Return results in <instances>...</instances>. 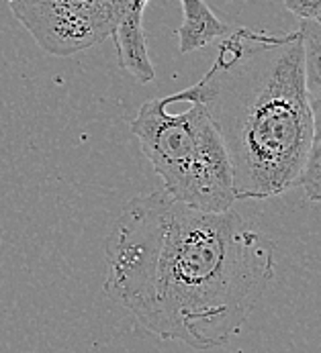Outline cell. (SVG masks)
Instances as JSON below:
<instances>
[{
	"mask_svg": "<svg viewBox=\"0 0 321 353\" xmlns=\"http://www.w3.org/2000/svg\"><path fill=\"white\" fill-rule=\"evenodd\" d=\"M105 292L164 341L229 343L266 294L276 243L233 208L211 212L164 190L125 204L105 241Z\"/></svg>",
	"mask_w": 321,
	"mask_h": 353,
	"instance_id": "6da1fadb",
	"label": "cell"
},
{
	"mask_svg": "<svg viewBox=\"0 0 321 353\" xmlns=\"http://www.w3.org/2000/svg\"><path fill=\"white\" fill-rule=\"evenodd\" d=\"M188 99L203 102L221 135L237 201H264L297 186L313 137L299 29H231L205 76L166 97L170 104Z\"/></svg>",
	"mask_w": 321,
	"mask_h": 353,
	"instance_id": "7a4b0ae2",
	"label": "cell"
},
{
	"mask_svg": "<svg viewBox=\"0 0 321 353\" xmlns=\"http://www.w3.org/2000/svg\"><path fill=\"white\" fill-rule=\"evenodd\" d=\"M172 112L164 99L144 102L129 129L164 182V192L195 208L221 212L233 208L231 163L203 102Z\"/></svg>",
	"mask_w": 321,
	"mask_h": 353,
	"instance_id": "3957f363",
	"label": "cell"
},
{
	"mask_svg": "<svg viewBox=\"0 0 321 353\" xmlns=\"http://www.w3.org/2000/svg\"><path fill=\"white\" fill-rule=\"evenodd\" d=\"M150 0H14L12 14L50 55L70 57L113 39L119 65L137 82L156 78L144 33ZM184 2V0H180Z\"/></svg>",
	"mask_w": 321,
	"mask_h": 353,
	"instance_id": "277c9868",
	"label": "cell"
},
{
	"mask_svg": "<svg viewBox=\"0 0 321 353\" xmlns=\"http://www.w3.org/2000/svg\"><path fill=\"white\" fill-rule=\"evenodd\" d=\"M299 31L305 46V84L313 137L297 186L303 188L309 201L321 202V21H303Z\"/></svg>",
	"mask_w": 321,
	"mask_h": 353,
	"instance_id": "5b68a950",
	"label": "cell"
},
{
	"mask_svg": "<svg viewBox=\"0 0 321 353\" xmlns=\"http://www.w3.org/2000/svg\"><path fill=\"white\" fill-rule=\"evenodd\" d=\"M286 10H291L301 21H321V0H282Z\"/></svg>",
	"mask_w": 321,
	"mask_h": 353,
	"instance_id": "8992f818",
	"label": "cell"
},
{
	"mask_svg": "<svg viewBox=\"0 0 321 353\" xmlns=\"http://www.w3.org/2000/svg\"><path fill=\"white\" fill-rule=\"evenodd\" d=\"M8 2H14V0H8Z\"/></svg>",
	"mask_w": 321,
	"mask_h": 353,
	"instance_id": "52a82bcc",
	"label": "cell"
}]
</instances>
